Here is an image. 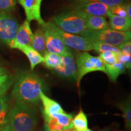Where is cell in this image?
<instances>
[{
  "label": "cell",
  "mask_w": 131,
  "mask_h": 131,
  "mask_svg": "<svg viewBox=\"0 0 131 131\" xmlns=\"http://www.w3.org/2000/svg\"><path fill=\"white\" fill-rule=\"evenodd\" d=\"M40 100L43 106V109H41L42 114L50 115L54 113L64 112L61 106L57 101L46 95L43 92L40 94Z\"/></svg>",
  "instance_id": "e0dca14e"
},
{
  "label": "cell",
  "mask_w": 131,
  "mask_h": 131,
  "mask_svg": "<svg viewBox=\"0 0 131 131\" xmlns=\"http://www.w3.org/2000/svg\"><path fill=\"white\" fill-rule=\"evenodd\" d=\"M34 33L31 29L30 22L27 19L19 26L15 37L8 46L11 49H18L23 46L30 45L32 42Z\"/></svg>",
  "instance_id": "8fae6325"
},
{
  "label": "cell",
  "mask_w": 131,
  "mask_h": 131,
  "mask_svg": "<svg viewBox=\"0 0 131 131\" xmlns=\"http://www.w3.org/2000/svg\"><path fill=\"white\" fill-rule=\"evenodd\" d=\"M118 61L121 62L124 65L126 68L127 69H130L131 68V55H126L121 53L117 55Z\"/></svg>",
  "instance_id": "f546056e"
},
{
  "label": "cell",
  "mask_w": 131,
  "mask_h": 131,
  "mask_svg": "<svg viewBox=\"0 0 131 131\" xmlns=\"http://www.w3.org/2000/svg\"><path fill=\"white\" fill-rule=\"evenodd\" d=\"M47 24L63 41L64 44L69 48L81 52H88L94 50L91 42L85 38L64 32L55 25L52 21L47 22Z\"/></svg>",
  "instance_id": "8992f818"
},
{
  "label": "cell",
  "mask_w": 131,
  "mask_h": 131,
  "mask_svg": "<svg viewBox=\"0 0 131 131\" xmlns=\"http://www.w3.org/2000/svg\"><path fill=\"white\" fill-rule=\"evenodd\" d=\"M80 35L91 42L106 43L117 47L124 42L130 41L131 38L130 30L119 32L110 28L100 30L86 29Z\"/></svg>",
  "instance_id": "3957f363"
},
{
  "label": "cell",
  "mask_w": 131,
  "mask_h": 131,
  "mask_svg": "<svg viewBox=\"0 0 131 131\" xmlns=\"http://www.w3.org/2000/svg\"><path fill=\"white\" fill-rule=\"evenodd\" d=\"M15 78L14 75L9 73L0 75V96L6 94V92L14 84Z\"/></svg>",
  "instance_id": "cb8c5ba5"
},
{
  "label": "cell",
  "mask_w": 131,
  "mask_h": 131,
  "mask_svg": "<svg viewBox=\"0 0 131 131\" xmlns=\"http://www.w3.org/2000/svg\"><path fill=\"white\" fill-rule=\"evenodd\" d=\"M3 62H2V61H1V58H0V66H2V65H3Z\"/></svg>",
  "instance_id": "8d00e7d4"
},
{
  "label": "cell",
  "mask_w": 131,
  "mask_h": 131,
  "mask_svg": "<svg viewBox=\"0 0 131 131\" xmlns=\"http://www.w3.org/2000/svg\"><path fill=\"white\" fill-rule=\"evenodd\" d=\"M44 57V64L47 69L51 70H54L55 69L58 68L60 64L61 63L63 60V57L61 55L58 54L50 53L46 52Z\"/></svg>",
  "instance_id": "44dd1931"
},
{
  "label": "cell",
  "mask_w": 131,
  "mask_h": 131,
  "mask_svg": "<svg viewBox=\"0 0 131 131\" xmlns=\"http://www.w3.org/2000/svg\"><path fill=\"white\" fill-rule=\"evenodd\" d=\"M91 43L92 45L94 50L100 53L107 51L114 52L115 53H117V55H119V54L122 53L118 47L114 46L108 45V44L106 43H101V42L95 41L91 42Z\"/></svg>",
  "instance_id": "d4e9b609"
},
{
  "label": "cell",
  "mask_w": 131,
  "mask_h": 131,
  "mask_svg": "<svg viewBox=\"0 0 131 131\" xmlns=\"http://www.w3.org/2000/svg\"><path fill=\"white\" fill-rule=\"evenodd\" d=\"M100 58L106 64H112L118 61L117 54L114 52H104L100 54Z\"/></svg>",
  "instance_id": "484cf974"
},
{
  "label": "cell",
  "mask_w": 131,
  "mask_h": 131,
  "mask_svg": "<svg viewBox=\"0 0 131 131\" xmlns=\"http://www.w3.org/2000/svg\"><path fill=\"white\" fill-rule=\"evenodd\" d=\"M20 24L9 13L0 10V42L8 45L15 37Z\"/></svg>",
  "instance_id": "52a82bcc"
},
{
  "label": "cell",
  "mask_w": 131,
  "mask_h": 131,
  "mask_svg": "<svg viewBox=\"0 0 131 131\" xmlns=\"http://www.w3.org/2000/svg\"><path fill=\"white\" fill-rule=\"evenodd\" d=\"M62 131H74L72 129H68V130H62Z\"/></svg>",
  "instance_id": "74e56055"
},
{
  "label": "cell",
  "mask_w": 131,
  "mask_h": 131,
  "mask_svg": "<svg viewBox=\"0 0 131 131\" xmlns=\"http://www.w3.org/2000/svg\"><path fill=\"white\" fill-rule=\"evenodd\" d=\"M109 7L98 2H88L77 4L72 10L86 13L92 15L102 16L107 17Z\"/></svg>",
  "instance_id": "4fadbf2b"
},
{
  "label": "cell",
  "mask_w": 131,
  "mask_h": 131,
  "mask_svg": "<svg viewBox=\"0 0 131 131\" xmlns=\"http://www.w3.org/2000/svg\"><path fill=\"white\" fill-rule=\"evenodd\" d=\"M118 48L122 53L126 54V55H131V42L130 41H128L122 45H121L119 46L118 47Z\"/></svg>",
  "instance_id": "4dcf8cb0"
},
{
  "label": "cell",
  "mask_w": 131,
  "mask_h": 131,
  "mask_svg": "<svg viewBox=\"0 0 131 131\" xmlns=\"http://www.w3.org/2000/svg\"><path fill=\"white\" fill-rule=\"evenodd\" d=\"M124 6H125L126 11L127 17L129 19H131V13H130V9H131V5L130 2H127L126 3H124Z\"/></svg>",
  "instance_id": "d6a6232c"
},
{
  "label": "cell",
  "mask_w": 131,
  "mask_h": 131,
  "mask_svg": "<svg viewBox=\"0 0 131 131\" xmlns=\"http://www.w3.org/2000/svg\"><path fill=\"white\" fill-rule=\"evenodd\" d=\"M42 26L45 30L47 52L61 56L73 53L72 49L64 44L60 38L49 27L47 23Z\"/></svg>",
  "instance_id": "ba28073f"
},
{
  "label": "cell",
  "mask_w": 131,
  "mask_h": 131,
  "mask_svg": "<svg viewBox=\"0 0 131 131\" xmlns=\"http://www.w3.org/2000/svg\"><path fill=\"white\" fill-rule=\"evenodd\" d=\"M7 123L15 131H34L37 123L35 111L29 104L16 101L10 109Z\"/></svg>",
  "instance_id": "7a4b0ae2"
},
{
  "label": "cell",
  "mask_w": 131,
  "mask_h": 131,
  "mask_svg": "<svg viewBox=\"0 0 131 131\" xmlns=\"http://www.w3.org/2000/svg\"><path fill=\"white\" fill-rule=\"evenodd\" d=\"M46 83L41 77L32 70L21 71L15 78L12 96L16 101L30 104L38 102Z\"/></svg>",
  "instance_id": "6da1fadb"
},
{
  "label": "cell",
  "mask_w": 131,
  "mask_h": 131,
  "mask_svg": "<svg viewBox=\"0 0 131 131\" xmlns=\"http://www.w3.org/2000/svg\"><path fill=\"white\" fill-rule=\"evenodd\" d=\"M105 64L106 73L109 79L112 81H116L120 75L125 72L126 68L122 63L117 61L112 64Z\"/></svg>",
  "instance_id": "d6986e66"
},
{
  "label": "cell",
  "mask_w": 131,
  "mask_h": 131,
  "mask_svg": "<svg viewBox=\"0 0 131 131\" xmlns=\"http://www.w3.org/2000/svg\"><path fill=\"white\" fill-rule=\"evenodd\" d=\"M9 107V98L6 94L0 96V126L7 123Z\"/></svg>",
  "instance_id": "7402d4cb"
},
{
  "label": "cell",
  "mask_w": 131,
  "mask_h": 131,
  "mask_svg": "<svg viewBox=\"0 0 131 131\" xmlns=\"http://www.w3.org/2000/svg\"><path fill=\"white\" fill-rule=\"evenodd\" d=\"M72 126L74 131H84L88 128V122L86 115L81 109L72 120Z\"/></svg>",
  "instance_id": "ffe728a7"
},
{
  "label": "cell",
  "mask_w": 131,
  "mask_h": 131,
  "mask_svg": "<svg viewBox=\"0 0 131 131\" xmlns=\"http://www.w3.org/2000/svg\"><path fill=\"white\" fill-rule=\"evenodd\" d=\"M16 1L23 8L26 19L29 22L35 21L39 26H42L45 23L41 14L42 0H16Z\"/></svg>",
  "instance_id": "30bf717a"
},
{
  "label": "cell",
  "mask_w": 131,
  "mask_h": 131,
  "mask_svg": "<svg viewBox=\"0 0 131 131\" xmlns=\"http://www.w3.org/2000/svg\"><path fill=\"white\" fill-rule=\"evenodd\" d=\"M84 131H95V130H91V129L88 128L87 129H86V130H85ZM98 131H108V129H103V130H98Z\"/></svg>",
  "instance_id": "d590c367"
},
{
  "label": "cell",
  "mask_w": 131,
  "mask_h": 131,
  "mask_svg": "<svg viewBox=\"0 0 131 131\" xmlns=\"http://www.w3.org/2000/svg\"><path fill=\"white\" fill-rule=\"evenodd\" d=\"M78 12H79L84 18L87 29L100 30L109 28V22L104 16L92 15L87 14L86 13L80 12V11H78Z\"/></svg>",
  "instance_id": "5bb4252c"
},
{
  "label": "cell",
  "mask_w": 131,
  "mask_h": 131,
  "mask_svg": "<svg viewBox=\"0 0 131 131\" xmlns=\"http://www.w3.org/2000/svg\"><path fill=\"white\" fill-rule=\"evenodd\" d=\"M118 107L122 111L123 117L125 122V127L128 130L131 128V105L130 101L127 100L119 103L117 105Z\"/></svg>",
  "instance_id": "603a6c76"
},
{
  "label": "cell",
  "mask_w": 131,
  "mask_h": 131,
  "mask_svg": "<svg viewBox=\"0 0 131 131\" xmlns=\"http://www.w3.org/2000/svg\"><path fill=\"white\" fill-rule=\"evenodd\" d=\"M45 124L52 130L62 131L72 129V114L64 112L54 113L50 115L42 114Z\"/></svg>",
  "instance_id": "9c48e42d"
},
{
  "label": "cell",
  "mask_w": 131,
  "mask_h": 131,
  "mask_svg": "<svg viewBox=\"0 0 131 131\" xmlns=\"http://www.w3.org/2000/svg\"><path fill=\"white\" fill-rule=\"evenodd\" d=\"M0 131H15V130L7 123H6L0 126Z\"/></svg>",
  "instance_id": "1f68e13d"
},
{
  "label": "cell",
  "mask_w": 131,
  "mask_h": 131,
  "mask_svg": "<svg viewBox=\"0 0 131 131\" xmlns=\"http://www.w3.org/2000/svg\"><path fill=\"white\" fill-rule=\"evenodd\" d=\"M16 3V0H0V10L10 14L15 9Z\"/></svg>",
  "instance_id": "83f0119b"
},
{
  "label": "cell",
  "mask_w": 131,
  "mask_h": 131,
  "mask_svg": "<svg viewBox=\"0 0 131 131\" xmlns=\"http://www.w3.org/2000/svg\"><path fill=\"white\" fill-rule=\"evenodd\" d=\"M127 0H77V4L88 2H98L105 4L108 7H112L118 4H123L126 3Z\"/></svg>",
  "instance_id": "4316f807"
},
{
  "label": "cell",
  "mask_w": 131,
  "mask_h": 131,
  "mask_svg": "<svg viewBox=\"0 0 131 131\" xmlns=\"http://www.w3.org/2000/svg\"><path fill=\"white\" fill-rule=\"evenodd\" d=\"M52 21L61 30L75 35H80L87 29L84 18L79 12L74 10L53 16Z\"/></svg>",
  "instance_id": "277c9868"
},
{
  "label": "cell",
  "mask_w": 131,
  "mask_h": 131,
  "mask_svg": "<svg viewBox=\"0 0 131 131\" xmlns=\"http://www.w3.org/2000/svg\"><path fill=\"white\" fill-rule=\"evenodd\" d=\"M44 131H57V130H52V129L49 128V127L47 126L46 124H45V127H44Z\"/></svg>",
  "instance_id": "e575fe53"
},
{
  "label": "cell",
  "mask_w": 131,
  "mask_h": 131,
  "mask_svg": "<svg viewBox=\"0 0 131 131\" xmlns=\"http://www.w3.org/2000/svg\"><path fill=\"white\" fill-rule=\"evenodd\" d=\"M63 60L58 68L53 70L55 73L62 77L69 80H77V65L73 53L62 56Z\"/></svg>",
  "instance_id": "7c38bea8"
},
{
  "label": "cell",
  "mask_w": 131,
  "mask_h": 131,
  "mask_svg": "<svg viewBox=\"0 0 131 131\" xmlns=\"http://www.w3.org/2000/svg\"><path fill=\"white\" fill-rule=\"evenodd\" d=\"M7 73H9V71L7 69L2 66H0V75L7 74Z\"/></svg>",
  "instance_id": "836d02e7"
},
{
  "label": "cell",
  "mask_w": 131,
  "mask_h": 131,
  "mask_svg": "<svg viewBox=\"0 0 131 131\" xmlns=\"http://www.w3.org/2000/svg\"><path fill=\"white\" fill-rule=\"evenodd\" d=\"M107 17L109 19V28L112 30L124 32V31L130 30L131 27V19L128 18L121 17V16L115 15L109 11L107 13Z\"/></svg>",
  "instance_id": "9a60e30c"
},
{
  "label": "cell",
  "mask_w": 131,
  "mask_h": 131,
  "mask_svg": "<svg viewBox=\"0 0 131 131\" xmlns=\"http://www.w3.org/2000/svg\"><path fill=\"white\" fill-rule=\"evenodd\" d=\"M30 46L42 56L47 52L45 30L42 26H39L37 30L34 33Z\"/></svg>",
  "instance_id": "2e32d148"
},
{
  "label": "cell",
  "mask_w": 131,
  "mask_h": 131,
  "mask_svg": "<svg viewBox=\"0 0 131 131\" xmlns=\"http://www.w3.org/2000/svg\"><path fill=\"white\" fill-rule=\"evenodd\" d=\"M18 50L23 52L28 58L30 65V70H34V68L39 64L43 63V56L35 50L31 46H23L19 47Z\"/></svg>",
  "instance_id": "ac0fdd59"
},
{
  "label": "cell",
  "mask_w": 131,
  "mask_h": 131,
  "mask_svg": "<svg viewBox=\"0 0 131 131\" xmlns=\"http://www.w3.org/2000/svg\"><path fill=\"white\" fill-rule=\"evenodd\" d=\"M75 62L77 70V81L78 87L80 86L83 78L88 73L96 71L106 73L105 64L100 57L92 56L88 52L78 53Z\"/></svg>",
  "instance_id": "5b68a950"
},
{
  "label": "cell",
  "mask_w": 131,
  "mask_h": 131,
  "mask_svg": "<svg viewBox=\"0 0 131 131\" xmlns=\"http://www.w3.org/2000/svg\"><path fill=\"white\" fill-rule=\"evenodd\" d=\"M109 11L111 14L115 15L121 16V17L128 18L127 15L126 11L124 4H118L115 5V6H112V7H109Z\"/></svg>",
  "instance_id": "f1b7e54d"
}]
</instances>
